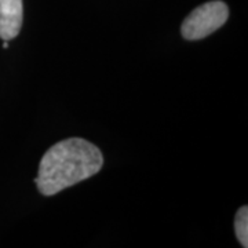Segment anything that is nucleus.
<instances>
[{"instance_id": "obj_2", "label": "nucleus", "mask_w": 248, "mask_h": 248, "mask_svg": "<svg viewBox=\"0 0 248 248\" xmlns=\"http://www.w3.org/2000/svg\"><path fill=\"white\" fill-rule=\"evenodd\" d=\"M229 7L219 0L204 3L185 18L181 32L186 40H200L214 33L226 22Z\"/></svg>"}, {"instance_id": "obj_4", "label": "nucleus", "mask_w": 248, "mask_h": 248, "mask_svg": "<svg viewBox=\"0 0 248 248\" xmlns=\"http://www.w3.org/2000/svg\"><path fill=\"white\" fill-rule=\"evenodd\" d=\"M234 231L240 244L244 248L248 247V208L241 207L234 218Z\"/></svg>"}, {"instance_id": "obj_1", "label": "nucleus", "mask_w": 248, "mask_h": 248, "mask_svg": "<svg viewBox=\"0 0 248 248\" xmlns=\"http://www.w3.org/2000/svg\"><path fill=\"white\" fill-rule=\"evenodd\" d=\"M102 164V153L95 145L81 138H69L46 152L35 184L42 195H57L95 175Z\"/></svg>"}, {"instance_id": "obj_5", "label": "nucleus", "mask_w": 248, "mask_h": 248, "mask_svg": "<svg viewBox=\"0 0 248 248\" xmlns=\"http://www.w3.org/2000/svg\"><path fill=\"white\" fill-rule=\"evenodd\" d=\"M3 48H9V43H7V40H4V43H3Z\"/></svg>"}, {"instance_id": "obj_3", "label": "nucleus", "mask_w": 248, "mask_h": 248, "mask_svg": "<svg viewBox=\"0 0 248 248\" xmlns=\"http://www.w3.org/2000/svg\"><path fill=\"white\" fill-rule=\"evenodd\" d=\"M24 18L22 0H0V39L11 40L21 31Z\"/></svg>"}]
</instances>
